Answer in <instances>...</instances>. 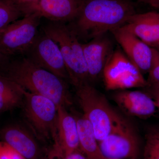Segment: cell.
<instances>
[{
	"mask_svg": "<svg viewBox=\"0 0 159 159\" xmlns=\"http://www.w3.org/2000/svg\"><path fill=\"white\" fill-rule=\"evenodd\" d=\"M136 13L125 0H84L72 25L78 38L92 39L124 25Z\"/></svg>",
	"mask_w": 159,
	"mask_h": 159,
	"instance_id": "obj_1",
	"label": "cell"
},
{
	"mask_svg": "<svg viewBox=\"0 0 159 159\" xmlns=\"http://www.w3.org/2000/svg\"><path fill=\"white\" fill-rule=\"evenodd\" d=\"M1 67L5 70L2 75L25 90L47 97L58 107L71 104L65 80L36 66L25 56L11 61L9 60Z\"/></svg>",
	"mask_w": 159,
	"mask_h": 159,
	"instance_id": "obj_2",
	"label": "cell"
},
{
	"mask_svg": "<svg viewBox=\"0 0 159 159\" xmlns=\"http://www.w3.org/2000/svg\"><path fill=\"white\" fill-rule=\"evenodd\" d=\"M83 115L90 123L98 142L105 139L124 119L111 106L105 96L89 83L76 87Z\"/></svg>",
	"mask_w": 159,
	"mask_h": 159,
	"instance_id": "obj_3",
	"label": "cell"
},
{
	"mask_svg": "<svg viewBox=\"0 0 159 159\" xmlns=\"http://www.w3.org/2000/svg\"><path fill=\"white\" fill-rule=\"evenodd\" d=\"M43 31L58 45L71 83L77 87L89 83L82 43L69 26L52 22L46 25Z\"/></svg>",
	"mask_w": 159,
	"mask_h": 159,
	"instance_id": "obj_4",
	"label": "cell"
},
{
	"mask_svg": "<svg viewBox=\"0 0 159 159\" xmlns=\"http://www.w3.org/2000/svg\"><path fill=\"white\" fill-rule=\"evenodd\" d=\"M23 111L29 129L39 141L56 142L58 106L41 95L24 89Z\"/></svg>",
	"mask_w": 159,
	"mask_h": 159,
	"instance_id": "obj_5",
	"label": "cell"
},
{
	"mask_svg": "<svg viewBox=\"0 0 159 159\" xmlns=\"http://www.w3.org/2000/svg\"><path fill=\"white\" fill-rule=\"evenodd\" d=\"M102 76L107 90H124L148 86L141 71L120 49L114 50Z\"/></svg>",
	"mask_w": 159,
	"mask_h": 159,
	"instance_id": "obj_6",
	"label": "cell"
},
{
	"mask_svg": "<svg viewBox=\"0 0 159 159\" xmlns=\"http://www.w3.org/2000/svg\"><path fill=\"white\" fill-rule=\"evenodd\" d=\"M41 17L36 15L24 16L0 31V50L7 57L24 55L36 39Z\"/></svg>",
	"mask_w": 159,
	"mask_h": 159,
	"instance_id": "obj_7",
	"label": "cell"
},
{
	"mask_svg": "<svg viewBox=\"0 0 159 159\" xmlns=\"http://www.w3.org/2000/svg\"><path fill=\"white\" fill-rule=\"evenodd\" d=\"M107 159H138L140 153L139 138L134 128L125 119L105 139L99 142Z\"/></svg>",
	"mask_w": 159,
	"mask_h": 159,
	"instance_id": "obj_8",
	"label": "cell"
},
{
	"mask_svg": "<svg viewBox=\"0 0 159 159\" xmlns=\"http://www.w3.org/2000/svg\"><path fill=\"white\" fill-rule=\"evenodd\" d=\"M24 55L39 67L53 73L64 80H69L58 45L44 32L42 35L38 34L32 45Z\"/></svg>",
	"mask_w": 159,
	"mask_h": 159,
	"instance_id": "obj_9",
	"label": "cell"
},
{
	"mask_svg": "<svg viewBox=\"0 0 159 159\" xmlns=\"http://www.w3.org/2000/svg\"><path fill=\"white\" fill-rule=\"evenodd\" d=\"M81 2L76 0H34L19 6L24 16L34 14L52 22L74 20L79 12Z\"/></svg>",
	"mask_w": 159,
	"mask_h": 159,
	"instance_id": "obj_10",
	"label": "cell"
},
{
	"mask_svg": "<svg viewBox=\"0 0 159 159\" xmlns=\"http://www.w3.org/2000/svg\"><path fill=\"white\" fill-rule=\"evenodd\" d=\"M0 141L9 144L26 159H44L47 148H43L31 131L22 125H9L0 129Z\"/></svg>",
	"mask_w": 159,
	"mask_h": 159,
	"instance_id": "obj_11",
	"label": "cell"
},
{
	"mask_svg": "<svg viewBox=\"0 0 159 159\" xmlns=\"http://www.w3.org/2000/svg\"><path fill=\"white\" fill-rule=\"evenodd\" d=\"M111 32L124 54L142 74L148 73L152 63L153 48L123 27Z\"/></svg>",
	"mask_w": 159,
	"mask_h": 159,
	"instance_id": "obj_12",
	"label": "cell"
},
{
	"mask_svg": "<svg viewBox=\"0 0 159 159\" xmlns=\"http://www.w3.org/2000/svg\"><path fill=\"white\" fill-rule=\"evenodd\" d=\"M88 71L89 81H95L102 76L103 70L113 52V43L106 34L82 43Z\"/></svg>",
	"mask_w": 159,
	"mask_h": 159,
	"instance_id": "obj_13",
	"label": "cell"
},
{
	"mask_svg": "<svg viewBox=\"0 0 159 159\" xmlns=\"http://www.w3.org/2000/svg\"><path fill=\"white\" fill-rule=\"evenodd\" d=\"M113 99L124 113L131 116L147 119L156 112L154 100L142 91L119 90L113 94Z\"/></svg>",
	"mask_w": 159,
	"mask_h": 159,
	"instance_id": "obj_14",
	"label": "cell"
},
{
	"mask_svg": "<svg viewBox=\"0 0 159 159\" xmlns=\"http://www.w3.org/2000/svg\"><path fill=\"white\" fill-rule=\"evenodd\" d=\"M121 27L159 51V12L135 13Z\"/></svg>",
	"mask_w": 159,
	"mask_h": 159,
	"instance_id": "obj_15",
	"label": "cell"
},
{
	"mask_svg": "<svg viewBox=\"0 0 159 159\" xmlns=\"http://www.w3.org/2000/svg\"><path fill=\"white\" fill-rule=\"evenodd\" d=\"M51 146L65 156L80 148L77 120L63 106L58 107L57 139Z\"/></svg>",
	"mask_w": 159,
	"mask_h": 159,
	"instance_id": "obj_16",
	"label": "cell"
},
{
	"mask_svg": "<svg viewBox=\"0 0 159 159\" xmlns=\"http://www.w3.org/2000/svg\"><path fill=\"white\" fill-rule=\"evenodd\" d=\"M79 134L80 149L87 159H107L103 156L93 127L83 115L76 113Z\"/></svg>",
	"mask_w": 159,
	"mask_h": 159,
	"instance_id": "obj_17",
	"label": "cell"
},
{
	"mask_svg": "<svg viewBox=\"0 0 159 159\" xmlns=\"http://www.w3.org/2000/svg\"><path fill=\"white\" fill-rule=\"evenodd\" d=\"M24 89L0 74V112L14 108L23 103Z\"/></svg>",
	"mask_w": 159,
	"mask_h": 159,
	"instance_id": "obj_18",
	"label": "cell"
},
{
	"mask_svg": "<svg viewBox=\"0 0 159 159\" xmlns=\"http://www.w3.org/2000/svg\"><path fill=\"white\" fill-rule=\"evenodd\" d=\"M22 14L15 0H0V31Z\"/></svg>",
	"mask_w": 159,
	"mask_h": 159,
	"instance_id": "obj_19",
	"label": "cell"
},
{
	"mask_svg": "<svg viewBox=\"0 0 159 159\" xmlns=\"http://www.w3.org/2000/svg\"><path fill=\"white\" fill-rule=\"evenodd\" d=\"M144 159H159V127H150L146 133Z\"/></svg>",
	"mask_w": 159,
	"mask_h": 159,
	"instance_id": "obj_20",
	"label": "cell"
},
{
	"mask_svg": "<svg viewBox=\"0 0 159 159\" xmlns=\"http://www.w3.org/2000/svg\"><path fill=\"white\" fill-rule=\"evenodd\" d=\"M148 74L147 80L148 86L159 84V51L154 48H153L151 67Z\"/></svg>",
	"mask_w": 159,
	"mask_h": 159,
	"instance_id": "obj_21",
	"label": "cell"
},
{
	"mask_svg": "<svg viewBox=\"0 0 159 159\" xmlns=\"http://www.w3.org/2000/svg\"><path fill=\"white\" fill-rule=\"evenodd\" d=\"M0 159H26L9 144L0 141Z\"/></svg>",
	"mask_w": 159,
	"mask_h": 159,
	"instance_id": "obj_22",
	"label": "cell"
},
{
	"mask_svg": "<svg viewBox=\"0 0 159 159\" xmlns=\"http://www.w3.org/2000/svg\"><path fill=\"white\" fill-rule=\"evenodd\" d=\"M44 159H65V156L61 152L51 147L47 148Z\"/></svg>",
	"mask_w": 159,
	"mask_h": 159,
	"instance_id": "obj_23",
	"label": "cell"
},
{
	"mask_svg": "<svg viewBox=\"0 0 159 159\" xmlns=\"http://www.w3.org/2000/svg\"><path fill=\"white\" fill-rule=\"evenodd\" d=\"M65 159H87V158L79 148L65 156Z\"/></svg>",
	"mask_w": 159,
	"mask_h": 159,
	"instance_id": "obj_24",
	"label": "cell"
},
{
	"mask_svg": "<svg viewBox=\"0 0 159 159\" xmlns=\"http://www.w3.org/2000/svg\"><path fill=\"white\" fill-rule=\"evenodd\" d=\"M147 87L148 89V93H147L149 95H153V94L159 95V84H151L148 86Z\"/></svg>",
	"mask_w": 159,
	"mask_h": 159,
	"instance_id": "obj_25",
	"label": "cell"
},
{
	"mask_svg": "<svg viewBox=\"0 0 159 159\" xmlns=\"http://www.w3.org/2000/svg\"><path fill=\"white\" fill-rule=\"evenodd\" d=\"M9 57L3 54L0 50V67L2 66L5 63L9 60Z\"/></svg>",
	"mask_w": 159,
	"mask_h": 159,
	"instance_id": "obj_26",
	"label": "cell"
},
{
	"mask_svg": "<svg viewBox=\"0 0 159 159\" xmlns=\"http://www.w3.org/2000/svg\"><path fill=\"white\" fill-rule=\"evenodd\" d=\"M146 3L153 8L159 9V0H147Z\"/></svg>",
	"mask_w": 159,
	"mask_h": 159,
	"instance_id": "obj_27",
	"label": "cell"
},
{
	"mask_svg": "<svg viewBox=\"0 0 159 159\" xmlns=\"http://www.w3.org/2000/svg\"><path fill=\"white\" fill-rule=\"evenodd\" d=\"M148 95H149V94H148ZM150 95L151 97L154 100V102H155L156 106L157 108L159 109V95L153 94V95Z\"/></svg>",
	"mask_w": 159,
	"mask_h": 159,
	"instance_id": "obj_28",
	"label": "cell"
},
{
	"mask_svg": "<svg viewBox=\"0 0 159 159\" xmlns=\"http://www.w3.org/2000/svg\"><path fill=\"white\" fill-rule=\"evenodd\" d=\"M34 0H15L16 2L17 3L19 6L20 5H24V4H27V3L31 2Z\"/></svg>",
	"mask_w": 159,
	"mask_h": 159,
	"instance_id": "obj_29",
	"label": "cell"
},
{
	"mask_svg": "<svg viewBox=\"0 0 159 159\" xmlns=\"http://www.w3.org/2000/svg\"><path fill=\"white\" fill-rule=\"evenodd\" d=\"M137 1H139L140 2H142L147 3V0H137Z\"/></svg>",
	"mask_w": 159,
	"mask_h": 159,
	"instance_id": "obj_30",
	"label": "cell"
},
{
	"mask_svg": "<svg viewBox=\"0 0 159 159\" xmlns=\"http://www.w3.org/2000/svg\"><path fill=\"white\" fill-rule=\"evenodd\" d=\"M76 1H79V2H81V1H84V0H76Z\"/></svg>",
	"mask_w": 159,
	"mask_h": 159,
	"instance_id": "obj_31",
	"label": "cell"
},
{
	"mask_svg": "<svg viewBox=\"0 0 159 159\" xmlns=\"http://www.w3.org/2000/svg\"></svg>",
	"mask_w": 159,
	"mask_h": 159,
	"instance_id": "obj_32",
	"label": "cell"
}]
</instances>
